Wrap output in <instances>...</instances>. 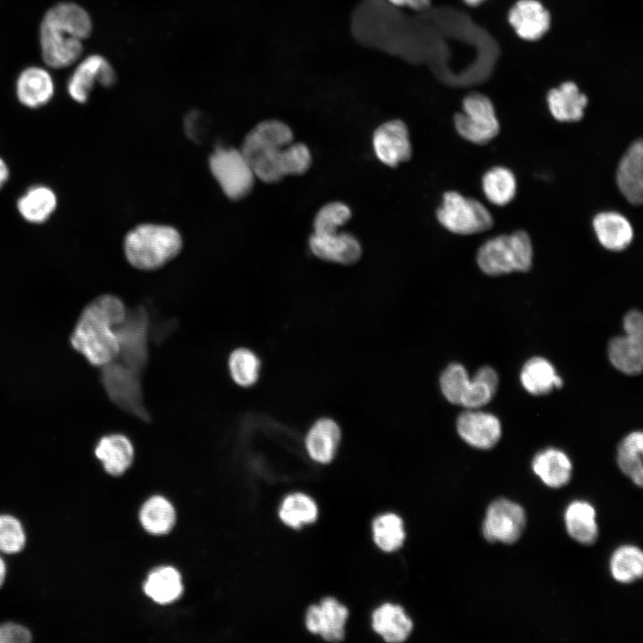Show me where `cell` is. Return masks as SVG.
I'll use <instances>...</instances> for the list:
<instances>
[{
	"label": "cell",
	"mask_w": 643,
	"mask_h": 643,
	"mask_svg": "<svg viewBox=\"0 0 643 643\" xmlns=\"http://www.w3.org/2000/svg\"><path fill=\"white\" fill-rule=\"evenodd\" d=\"M9 177V170L5 162L0 157V188L4 185Z\"/></svg>",
	"instance_id": "obj_43"
},
{
	"label": "cell",
	"mask_w": 643,
	"mask_h": 643,
	"mask_svg": "<svg viewBox=\"0 0 643 643\" xmlns=\"http://www.w3.org/2000/svg\"><path fill=\"white\" fill-rule=\"evenodd\" d=\"M508 20L519 37L526 40L540 38L549 29L550 15L537 0H520L510 10Z\"/></svg>",
	"instance_id": "obj_20"
},
{
	"label": "cell",
	"mask_w": 643,
	"mask_h": 643,
	"mask_svg": "<svg viewBox=\"0 0 643 643\" xmlns=\"http://www.w3.org/2000/svg\"><path fill=\"white\" fill-rule=\"evenodd\" d=\"M309 247L318 258L340 264L355 263L362 255L359 241L347 232L313 233L309 238Z\"/></svg>",
	"instance_id": "obj_18"
},
{
	"label": "cell",
	"mask_w": 643,
	"mask_h": 643,
	"mask_svg": "<svg viewBox=\"0 0 643 643\" xmlns=\"http://www.w3.org/2000/svg\"><path fill=\"white\" fill-rule=\"evenodd\" d=\"M210 171L225 196L234 201L253 189L255 175L240 149L220 146L208 159Z\"/></svg>",
	"instance_id": "obj_7"
},
{
	"label": "cell",
	"mask_w": 643,
	"mask_h": 643,
	"mask_svg": "<svg viewBox=\"0 0 643 643\" xmlns=\"http://www.w3.org/2000/svg\"><path fill=\"white\" fill-rule=\"evenodd\" d=\"M456 430L464 442L479 449L492 448L502 434L501 422L496 415L473 409L458 416Z\"/></svg>",
	"instance_id": "obj_16"
},
{
	"label": "cell",
	"mask_w": 643,
	"mask_h": 643,
	"mask_svg": "<svg viewBox=\"0 0 643 643\" xmlns=\"http://www.w3.org/2000/svg\"><path fill=\"white\" fill-rule=\"evenodd\" d=\"M458 134L464 139L485 145L499 132V122L490 99L480 93H472L463 100V112L454 118Z\"/></svg>",
	"instance_id": "obj_9"
},
{
	"label": "cell",
	"mask_w": 643,
	"mask_h": 643,
	"mask_svg": "<svg viewBox=\"0 0 643 643\" xmlns=\"http://www.w3.org/2000/svg\"><path fill=\"white\" fill-rule=\"evenodd\" d=\"M372 626L385 641L397 643L408 638L413 622L400 605L385 603L373 611Z\"/></svg>",
	"instance_id": "obj_23"
},
{
	"label": "cell",
	"mask_w": 643,
	"mask_h": 643,
	"mask_svg": "<svg viewBox=\"0 0 643 643\" xmlns=\"http://www.w3.org/2000/svg\"><path fill=\"white\" fill-rule=\"evenodd\" d=\"M610 572L613 578L621 583H630L642 577L643 555L632 545L618 547L610 559Z\"/></svg>",
	"instance_id": "obj_35"
},
{
	"label": "cell",
	"mask_w": 643,
	"mask_h": 643,
	"mask_svg": "<svg viewBox=\"0 0 643 643\" xmlns=\"http://www.w3.org/2000/svg\"><path fill=\"white\" fill-rule=\"evenodd\" d=\"M181 578L179 572L170 566L153 571L147 577L144 590L158 604H169L179 598L182 593Z\"/></svg>",
	"instance_id": "obj_31"
},
{
	"label": "cell",
	"mask_w": 643,
	"mask_h": 643,
	"mask_svg": "<svg viewBox=\"0 0 643 643\" xmlns=\"http://www.w3.org/2000/svg\"><path fill=\"white\" fill-rule=\"evenodd\" d=\"M30 630L19 623L4 622L0 624V643H27L31 641Z\"/></svg>",
	"instance_id": "obj_41"
},
{
	"label": "cell",
	"mask_w": 643,
	"mask_h": 643,
	"mask_svg": "<svg viewBox=\"0 0 643 643\" xmlns=\"http://www.w3.org/2000/svg\"><path fill=\"white\" fill-rule=\"evenodd\" d=\"M437 219L445 229L459 235L483 232L493 225L491 213L480 202L455 191L444 194Z\"/></svg>",
	"instance_id": "obj_8"
},
{
	"label": "cell",
	"mask_w": 643,
	"mask_h": 643,
	"mask_svg": "<svg viewBox=\"0 0 643 643\" xmlns=\"http://www.w3.org/2000/svg\"><path fill=\"white\" fill-rule=\"evenodd\" d=\"M372 538L376 546L385 552L400 548L405 541V532L402 519L396 514H383L372 522Z\"/></svg>",
	"instance_id": "obj_37"
},
{
	"label": "cell",
	"mask_w": 643,
	"mask_h": 643,
	"mask_svg": "<svg viewBox=\"0 0 643 643\" xmlns=\"http://www.w3.org/2000/svg\"><path fill=\"white\" fill-rule=\"evenodd\" d=\"M54 192L48 187H30L17 202V209L24 220L32 223L46 221L56 208Z\"/></svg>",
	"instance_id": "obj_30"
},
{
	"label": "cell",
	"mask_w": 643,
	"mask_h": 643,
	"mask_svg": "<svg viewBox=\"0 0 643 643\" xmlns=\"http://www.w3.org/2000/svg\"><path fill=\"white\" fill-rule=\"evenodd\" d=\"M497 386V373L487 365L480 367L470 380L466 369L461 363H450L439 378L444 397L467 409H477L487 405L493 398Z\"/></svg>",
	"instance_id": "obj_5"
},
{
	"label": "cell",
	"mask_w": 643,
	"mask_h": 643,
	"mask_svg": "<svg viewBox=\"0 0 643 643\" xmlns=\"http://www.w3.org/2000/svg\"><path fill=\"white\" fill-rule=\"evenodd\" d=\"M16 93L23 105L30 108L40 107L49 102L54 94L52 78L41 68H28L18 78Z\"/></svg>",
	"instance_id": "obj_27"
},
{
	"label": "cell",
	"mask_w": 643,
	"mask_h": 643,
	"mask_svg": "<svg viewBox=\"0 0 643 643\" xmlns=\"http://www.w3.org/2000/svg\"><path fill=\"white\" fill-rule=\"evenodd\" d=\"M520 380L523 388L534 396L547 394L554 388L563 386V380L555 373L553 364L541 356H533L523 364Z\"/></svg>",
	"instance_id": "obj_29"
},
{
	"label": "cell",
	"mask_w": 643,
	"mask_h": 643,
	"mask_svg": "<svg viewBox=\"0 0 643 643\" xmlns=\"http://www.w3.org/2000/svg\"><path fill=\"white\" fill-rule=\"evenodd\" d=\"M526 524L523 508L515 502L499 498L488 507L482 534L491 543L513 544L522 536Z\"/></svg>",
	"instance_id": "obj_11"
},
{
	"label": "cell",
	"mask_w": 643,
	"mask_h": 643,
	"mask_svg": "<svg viewBox=\"0 0 643 643\" xmlns=\"http://www.w3.org/2000/svg\"><path fill=\"white\" fill-rule=\"evenodd\" d=\"M482 189L489 202L496 205H505L515 196L516 180L509 169L497 166L482 177Z\"/></svg>",
	"instance_id": "obj_34"
},
{
	"label": "cell",
	"mask_w": 643,
	"mask_h": 643,
	"mask_svg": "<svg viewBox=\"0 0 643 643\" xmlns=\"http://www.w3.org/2000/svg\"><path fill=\"white\" fill-rule=\"evenodd\" d=\"M138 375L123 363L114 361L102 367L103 384L111 399L128 412L146 418L147 413Z\"/></svg>",
	"instance_id": "obj_12"
},
{
	"label": "cell",
	"mask_w": 643,
	"mask_h": 643,
	"mask_svg": "<svg viewBox=\"0 0 643 643\" xmlns=\"http://www.w3.org/2000/svg\"><path fill=\"white\" fill-rule=\"evenodd\" d=\"M397 6H407L414 10H423L430 5V0H388Z\"/></svg>",
	"instance_id": "obj_42"
},
{
	"label": "cell",
	"mask_w": 643,
	"mask_h": 643,
	"mask_svg": "<svg viewBox=\"0 0 643 643\" xmlns=\"http://www.w3.org/2000/svg\"><path fill=\"white\" fill-rule=\"evenodd\" d=\"M121 363L138 374L147 358V318L143 310L128 313L124 322L116 328Z\"/></svg>",
	"instance_id": "obj_13"
},
{
	"label": "cell",
	"mask_w": 643,
	"mask_h": 643,
	"mask_svg": "<svg viewBox=\"0 0 643 643\" xmlns=\"http://www.w3.org/2000/svg\"><path fill=\"white\" fill-rule=\"evenodd\" d=\"M347 618L348 610L345 605L333 597H325L319 605L307 609L305 626L311 633L336 642L344 639Z\"/></svg>",
	"instance_id": "obj_15"
},
{
	"label": "cell",
	"mask_w": 643,
	"mask_h": 643,
	"mask_svg": "<svg viewBox=\"0 0 643 643\" xmlns=\"http://www.w3.org/2000/svg\"><path fill=\"white\" fill-rule=\"evenodd\" d=\"M340 438V428L335 421L330 418L316 421L305 437L308 455L316 463H330L335 457Z\"/></svg>",
	"instance_id": "obj_21"
},
{
	"label": "cell",
	"mask_w": 643,
	"mask_h": 643,
	"mask_svg": "<svg viewBox=\"0 0 643 643\" xmlns=\"http://www.w3.org/2000/svg\"><path fill=\"white\" fill-rule=\"evenodd\" d=\"M531 468L545 485L555 489L566 485L572 472L569 456L555 447L539 451L532 460Z\"/></svg>",
	"instance_id": "obj_22"
},
{
	"label": "cell",
	"mask_w": 643,
	"mask_h": 643,
	"mask_svg": "<svg viewBox=\"0 0 643 643\" xmlns=\"http://www.w3.org/2000/svg\"><path fill=\"white\" fill-rule=\"evenodd\" d=\"M7 573V567L4 560L0 556V588L4 584Z\"/></svg>",
	"instance_id": "obj_44"
},
{
	"label": "cell",
	"mask_w": 643,
	"mask_h": 643,
	"mask_svg": "<svg viewBox=\"0 0 643 643\" xmlns=\"http://www.w3.org/2000/svg\"><path fill=\"white\" fill-rule=\"evenodd\" d=\"M280 520L288 527L298 529L313 523L318 516L317 505L313 498L303 493L290 494L285 497L279 511Z\"/></svg>",
	"instance_id": "obj_36"
},
{
	"label": "cell",
	"mask_w": 643,
	"mask_h": 643,
	"mask_svg": "<svg viewBox=\"0 0 643 643\" xmlns=\"http://www.w3.org/2000/svg\"><path fill=\"white\" fill-rule=\"evenodd\" d=\"M463 1L469 5L475 6V5L480 4L484 0H463Z\"/></svg>",
	"instance_id": "obj_45"
},
{
	"label": "cell",
	"mask_w": 643,
	"mask_h": 643,
	"mask_svg": "<svg viewBox=\"0 0 643 643\" xmlns=\"http://www.w3.org/2000/svg\"><path fill=\"white\" fill-rule=\"evenodd\" d=\"M95 455L107 473L119 476L130 466L134 449L127 437L111 434L100 438L96 446Z\"/></svg>",
	"instance_id": "obj_25"
},
{
	"label": "cell",
	"mask_w": 643,
	"mask_h": 643,
	"mask_svg": "<svg viewBox=\"0 0 643 643\" xmlns=\"http://www.w3.org/2000/svg\"><path fill=\"white\" fill-rule=\"evenodd\" d=\"M617 186L627 199L634 205L643 199V142H633L622 157L616 171Z\"/></svg>",
	"instance_id": "obj_19"
},
{
	"label": "cell",
	"mask_w": 643,
	"mask_h": 643,
	"mask_svg": "<svg viewBox=\"0 0 643 643\" xmlns=\"http://www.w3.org/2000/svg\"><path fill=\"white\" fill-rule=\"evenodd\" d=\"M123 248L132 266L152 271L163 266L180 254L182 238L171 226L142 223L127 233Z\"/></svg>",
	"instance_id": "obj_4"
},
{
	"label": "cell",
	"mask_w": 643,
	"mask_h": 643,
	"mask_svg": "<svg viewBox=\"0 0 643 643\" xmlns=\"http://www.w3.org/2000/svg\"><path fill=\"white\" fill-rule=\"evenodd\" d=\"M642 452L643 434L632 431L622 439L616 455L621 471L639 487L643 484Z\"/></svg>",
	"instance_id": "obj_32"
},
{
	"label": "cell",
	"mask_w": 643,
	"mask_h": 643,
	"mask_svg": "<svg viewBox=\"0 0 643 643\" xmlns=\"http://www.w3.org/2000/svg\"><path fill=\"white\" fill-rule=\"evenodd\" d=\"M127 315L122 301L103 295L82 311L72 331L71 342L93 365L103 367L114 361L120 352L116 328Z\"/></svg>",
	"instance_id": "obj_2"
},
{
	"label": "cell",
	"mask_w": 643,
	"mask_h": 643,
	"mask_svg": "<svg viewBox=\"0 0 643 643\" xmlns=\"http://www.w3.org/2000/svg\"><path fill=\"white\" fill-rule=\"evenodd\" d=\"M533 249L524 230L499 235L486 241L478 250L477 263L490 276L527 271L532 265Z\"/></svg>",
	"instance_id": "obj_6"
},
{
	"label": "cell",
	"mask_w": 643,
	"mask_h": 643,
	"mask_svg": "<svg viewBox=\"0 0 643 643\" xmlns=\"http://www.w3.org/2000/svg\"><path fill=\"white\" fill-rule=\"evenodd\" d=\"M116 80L115 71L103 56L94 54L79 63L68 83V92L73 100L85 103L96 82L111 87Z\"/></svg>",
	"instance_id": "obj_17"
},
{
	"label": "cell",
	"mask_w": 643,
	"mask_h": 643,
	"mask_svg": "<svg viewBox=\"0 0 643 643\" xmlns=\"http://www.w3.org/2000/svg\"><path fill=\"white\" fill-rule=\"evenodd\" d=\"M593 228L600 244L611 251H622L633 238L630 221L621 213L603 212L593 219Z\"/></svg>",
	"instance_id": "obj_24"
},
{
	"label": "cell",
	"mask_w": 643,
	"mask_h": 643,
	"mask_svg": "<svg viewBox=\"0 0 643 643\" xmlns=\"http://www.w3.org/2000/svg\"><path fill=\"white\" fill-rule=\"evenodd\" d=\"M260 366L257 355L246 348L234 350L229 358L231 378L242 387H250L255 384L259 377Z\"/></svg>",
	"instance_id": "obj_38"
},
{
	"label": "cell",
	"mask_w": 643,
	"mask_h": 643,
	"mask_svg": "<svg viewBox=\"0 0 643 643\" xmlns=\"http://www.w3.org/2000/svg\"><path fill=\"white\" fill-rule=\"evenodd\" d=\"M26 533L19 519L11 514H0V552L13 555L26 545Z\"/></svg>",
	"instance_id": "obj_40"
},
{
	"label": "cell",
	"mask_w": 643,
	"mask_h": 643,
	"mask_svg": "<svg viewBox=\"0 0 643 643\" xmlns=\"http://www.w3.org/2000/svg\"><path fill=\"white\" fill-rule=\"evenodd\" d=\"M144 529L154 535L165 534L175 522L172 505L164 497L154 496L145 502L139 513Z\"/></svg>",
	"instance_id": "obj_33"
},
{
	"label": "cell",
	"mask_w": 643,
	"mask_h": 643,
	"mask_svg": "<svg viewBox=\"0 0 643 643\" xmlns=\"http://www.w3.org/2000/svg\"><path fill=\"white\" fill-rule=\"evenodd\" d=\"M351 217V210L341 202H331L323 205L313 221V233L330 234L338 231Z\"/></svg>",
	"instance_id": "obj_39"
},
{
	"label": "cell",
	"mask_w": 643,
	"mask_h": 643,
	"mask_svg": "<svg viewBox=\"0 0 643 643\" xmlns=\"http://www.w3.org/2000/svg\"><path fill=\"white\" fill-rule=\"evenodd\" d=\"M293 132L285 122L263 121L245 137L241 152L255 178L275 183L288 175H301L312 163L309 148L303 143H292Z\"/></svg>",
	"instance_id": "obj_1"
},
{
	"label": "cell",
	"mask_w": 643,
	"mask_h": 643,
	"mask_svg": "<svg viewBox=\"0 0 643 643\" xmlns=\"http://www.w3.org/2000/svg\"><path fill=\"white\" fill-rule=\"evenodd\" d=\"M372 145L376 156L384 164L396 167L412 155L408 129L400 120L384 122L373 133Z\"/></svg>",
	"instance_id": "obj_14"
},
{
	"label": "cell",
	"mask_w": 643,
	"mask_h": 643,
	"mask_svg": "<svg viewBox=\"0 0 643 643\" xmlns=\"http://www.w3.org/2000/svg\"><path fill=\"white\" fill-rule=\"evenodd\" d=\"M565 528L569 536L583 545L593 544L598 536L596 511L587 501L572 502L564 513Z\"/></svg>",
	"instance_id": "obj_28"
},
{
	"label": "cell",
	"mask_w": 643,
	"mask_h": 643,
	"mask_svg": "<svg viewBox=\"0 0 643 643\" xmlns=\"http://www.w3.org/2000/svg\"><path fill=\"white\" fill-rule=\"evenodd\" d=\"M549 111L559 121H578L584 114L588 104L587 96L572 81L563 83L559 88L551 89L547 97Z\"/></svg>",
	"instance_id": "obj_26"
},
{
	"label": "cell",
	"mask_w": 643,
	"mask_h": 643,
	"mask_svg": "<svg viewBox=\"0 0 643 643\" xmlns=\"http://www.w3.org/2000/svg\"><path fill=\"white\" fill-rule=\"evenodd\" d=\"M91 30V19L82 7L61 3L51 8L40 27V45L45 63L55 69L75 63L83 51L82 41Z\"/></svg>",
	"instance_id": "obj_3"
},
{
	"label": "cell",
	"mask_w": 643,
	"mask_h": 643,
	"mask_svg": "<svg viewBox=\"0 0 643 643\" xmlns=\"http://www.w3.org/2000/svg\"><path fill=\"white\" fill-rule=\"evenodd\" d=\"M625 335L613 338L608 344V357L618 371L638 375L643 367V317L631 310L623 318Z\"/></svg>",
	"instance_id": "obj_10"
}]
</instances>
